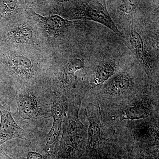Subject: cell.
Returning a JSON list of instances; mask_svg holds the SVG:
<instances>
[{
	"label": "cell",
	"instance_id": "30bf717a",
	"mask_svg": "<svg viewBox=\"0 0 159 159\" xmlns=\"http://www.w3.org/2000/svg\"><path fill=\"white\" fill-rule=\"evenodd\" d=\"M53 109L54 123L52 128L46 137L47 145H53L57 141L60 133L62 119V112L59 107L54 105Z\"/></svg>",
	"mask_w": 159,
	"mask_h": 159
},
{
	"label": "cell",
	"instance_id": "9c48e42d",
	"mask_svg": "<svg viewBox=\"0 0 159 159\" xmlns=\"http://www.w3.org/2000/svg\"><path fill=\"white\" fill-rule=\"evenodd\" d=\"M148 107L141 102H137L126 108L123 111L122 120H137L144 119L148 117L149 114Z\"/></svg>",
	"mask_w": 159,
	"mask_h": 159
},
{
	"label": "cell",
	"instance_id": "ba28073f",
	"mask_svg": "<svg viewBox=\"0 0 159 159\" xmlns=\"http://www.w3.org/2000/svg\"><path fill=\"white\" fill-rule=\"evenodd\" d=\"M129 39L130 45L139 61L144 67L149 68L151 64L146 59L144 44L140 34L137 31H132L129 34Z\"/></svg>",
	"mask_w": 159,
	"mask_h": 159
},
{
	"label": "cell",
	"instance_id": "5b68a950",
	"mask_svg": "<svg viewBox=\"0 0 159 159\" xmlns=\"http://www.w3.org/2000/svg\"><path fill=\"white\" fill-rule=\"evenodd\" d=\"M17 103L19 113L24 119H31L39 113V101L32 92H24L20 94L17 97Z\"/></svg>",
	"mask_w": 159,
	"mask_h": 159
},
{
	"label": "cell",
	"instance_id": "52a82bcc",
	"mask_svg": "<svg viewBox=\"0 0 159 159\" xmlns=\"http://www.w3.org/2000/svg\"><path fill=\"white\" fill-rule=\"evenodd\" d=\"M116 70V64L115 62L106 63L99 66L91 81V87L96 88L102 85L114 75Z\"/></svg>",
	"mask_w": 159,
	"mask_h": 159
},
{
	"label": "cell",
	"instance_id": "7a4b0ae2",
	"mask_svg": "<svg viewBox=\"0 0 159 159\" xmlns=\"http://www.w3.org/2000/svg\"><path fill=\"white\" fill-rule=\"evenodd\" d=\"M11 103L2 105L0 102V146L11 139H20L28 140L26 131L15 122L11 112Z\"/></svg>",
	"mask_w": 159,
	"mask_h": 159
},
{
	"label": "cell",
	"instance_id": "4fadbf2b",
	"mask_svg": "<svg viewBox=\"0 0 159 159\" xmlns=\"http://www.w3.org/2000/svg\"><path fill=\"white\" fill-rule=\"evenodd\" d=\"M9 35L17 43L22 44L31 39L33 32L29 26L23 25L11 29Z\"/></svg>",
	"mask_w": 159,
	"mask_h": 159
},
{
	"label": "cell",
	"instance_id": "2e32d148",
	"mask_svg": "<svg viewBox=\"0 0 159 159\" xmlns=\"http://www.w3.org/2000/svg\"><path fill=\"white\" fill-rule=\"evenodd\" d=\"M17 1H4L5 11H4L3 14L5 15L9 14V13H11L14 11L17 6Z\"/></svg>",
	"mask_w": 159,
	"mask_h": 159
},
{
	"label": "cell",
	"instance_id": "5bb4252c",
	"mask_svg": "<svg viewBox=\"0 0 159 159\" xmlns=\"http://www.w3.org/2000/svg\"><path fill=\"white\" fill-rule=\"evenodd\" d=\"M84 66V64L81 59L77 58L74 60L67 67V73L70 76H72L76 71L83 68Z\"/></svg>",
	"mask_w": 159,
	"mask_h": 159
},
{
	"label": "cell",
	"instance_id": "277c9868",
	"mask_svg": "<svg viewBox=\"0 0 159 159\" xmlns=\"http://www.w3.org/2000/svg\"><path fill=\"white\" fill-rule=\"evenodd\" d=\"M85 114L89 122L88 129V146L90 149L99 148L101 138V112L99 104L89 103Z\"/></svg>",
	"mask_w": 159,
	"mask_h": 159
},
{
	"label": "cell",
	"instance_id": "6da1fadb",
	"mask_svg": "<svg viewBox=\"0 0 159 159\" xmlns=\"http://www.w3.org/2000/svg\"><path fill=\"white\" fill-rule=\"evenodd\" d=\"M73 9V19L89 20L102 24L119 35L121 32L112 20L104 1L76 2Z\"/></svg>",
	"mask_w": 159,
	"mask_h": 159
},
{
	"label": "cell",
	"instance_id": "8992f818",
	"mask_svg": "<svg viewBox=\"0 0 159 159\" xmlns=\"http://www.w3.org/2000/svg\"><path fill=\"white\" fill-rule=\"evenodd\" d=\"M133 84L132 79L128 75L119 74L109 81L106 85L105 90L112 96H119L131 89Z\"/></svg>",
	"mask_w": 159,
	"mask_h": 159
},
{
	"label": "cell",
	"instance_id": "7c38bea8",
	"mask_svg": "<svg viewBox=\"0 0 159 159\" xmlns=\"http://www.w3.org/2000/svg\"><path fill=\"white\" fill-rule=\"evenodd\" d=\"M78 121L77 118L70 121L64 133L63 138L65 145L67 147L68 151L73 150L76 146L78 135Z\"/></svg>",
	"mask_w": 159,
	"mask_h": 159
},
{
	"label": "cell",
	"instance_id": "e0dca14e",
	"mask_svg": "<svg viewBox=\"0 0 159 159\" xmlns=\"http://www.w3.org/2000/svg\"><path fill=\"white\" fill-rule=\"evenodd\" d=\"M42 156L34 152H29L26 159H42Z\"/></svg>",
	"mask_w": 159,
	"mask_h": 159
},
{
	"label": "cell",
	"instance_id": "9a60e30c",
	"mask_svg": "<svg viewBox=\"0 0 159 159\" xmlns=\"http://www.w3.org/2000/svg\"><path fill=\"white\" fill-rule=\"evenodd\" d=\"M138 1H123L119 6V10L125 14H129L133 11L136 6Z\"/></svg>",
	"mask_w": 159,
	"mask_h": 159
},
{
	"label": "cell",
	"instance_id": "3957f363",
	"mask_svg": "<svg viewBox=\"0 0 159 159\" xmlns=\"http://www.w3.org/2000/svg\"><path fill=\"white\" fill-rule=\"evenodd\" d=\"M28 12L51 37H57L63 35L68 31L72 25V22L57 15L44 17L31 9H29Z\"/></svg>",
	"mask_w": 159,
	"mask_h": 159
},
{
	"label": "cell",
	"instance_id": "8fae6325",
	"mask_svg": "<svg viewBox=\"0 0 159 159\" xmlns=\"http://www.w3.org/2000/svg\"><path fill=\"white\" fill-rule=\"evenodd\" d=\"M11 64L16 74L25 77L31 75L32 63L28 57L22 55H16L11 58Z\"/></svg>",
	"mask_w": 159,
	"mask_h": 159
}]
</instances>
